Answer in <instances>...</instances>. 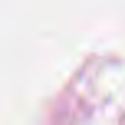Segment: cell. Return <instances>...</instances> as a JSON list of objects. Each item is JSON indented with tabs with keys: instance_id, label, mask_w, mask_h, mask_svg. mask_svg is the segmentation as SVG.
<instances>
[]
</instances>
